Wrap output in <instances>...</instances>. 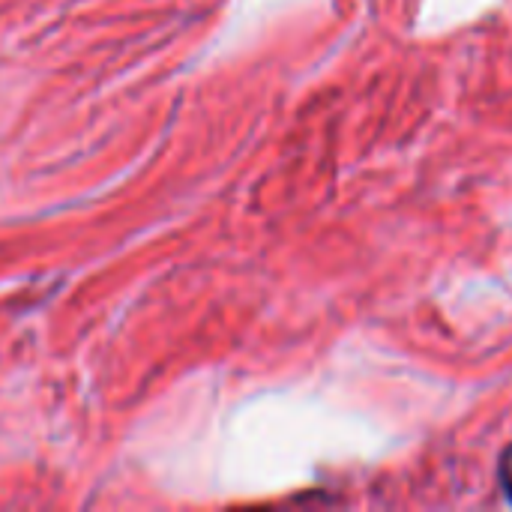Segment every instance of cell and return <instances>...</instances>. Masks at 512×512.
Listing matches in <instances>:
<instances>
[{
  "label": "cell",
  "mask_w": 512,
  "mask_h": 512,
  "mask_svg": "<svg viewBox=\"0 0 512 512\" xmlns=\"http://www.w3.org/2000/svg\"><path fill=\"white\" fill-rule=\"evenodd\" d=\"M498 483H501L504 495L510 498L512 504V444L501 453V462H498Z\"/></svg>",
  "instance_id": "1"
}]
</instances>
